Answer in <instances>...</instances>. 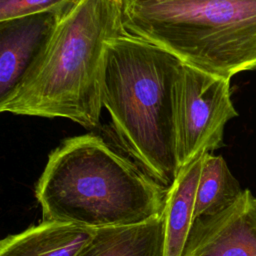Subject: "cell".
Returning a JSON list of instances; mask_svg holds the SVG:
<instances>
[{
    "instance_id": "9",
    "label": "cell",
    "mask_w": 256,
    "mask_h": 256,
    "mask_svg": "<svg viewBox=\"0 0 256 256\" xmlns=\"http://www.w3.org/2000/svg\"><path fill=\"white\" fill-rule=\"evenodd\" d=\"M163 214L142 223L96 229L76 256H163Z\"/></svg>"
},
{
    "instance_id": "5",
    "label": "cell",
    "mask_w": 256,
    "mask_h": 256,
    "mask_svg": "<svg viewBox=\"0 0 256 256\" xmlns=\"http://www.w3.org/2000/svg\"><path fill=\"white\" fill-rule=\"evenodd\" d=\"M238 113L230 79L181 63L173 89V124L179 169L223 145L225 125Z\"/></svg>"
},
{
    "instance_id": "4",
    "label": "cell",
    "mask_w": 256,
    "mask_h": 256,
    "mask_svg": "<svg viewBox=\"0 0 256 256\" xmlns=\"http://www.w3.org/2000/svg\"><path fill=\"white\" fill-rule=\"evenodd\" d=\"M125 31L231 79L256 70V0H122Z\"/></svg>"
},
{
    "instance_id": "8",
    "label": "cell",
    "mask_w": 256,
    "mask_h": 256,
    "mask_svg": "<svg viewBox=\"0 0 256 256\" xmlns=\"http://www.w3.org/2000/svg\"><path fill=\"white\" fill-rule=\"evenodd\" d=\"M96 229L73 223L42 220L0 242V256H76Z\"/></svg>"
},
{
    "instance_id": "6",
    "label": "cell",
    "mask_w": 256,
    "mask_h": 256,
    "mask_svg": "<svg viewBox=\"0 0 256 256\" xmlns=\"http://www.w3.org/2000/svg\"><path fill=\"white\" fill-rule=\"evenodd\" d=\"M182 256H256V197L250 190L222 212L194 220Z\"/></svg>"
},
{
    "instance_id": "3",
    "label": "cell",
    "mask_w": 256,
    "mask_h": 256,
    "mask_svg": "<svg viewBox=\"0 0 256 256\" xmlns=\"http://www.w3.org/2000/svg\"><path fill=\"white\" fill-rule=\"evenodd\" d=\"M182 61L128 33L106 46L102 106L115 146L147 176L168 189L180 171L173 124V89Z\"/></svg>"
},
{
    "instance_id": "7",
    "label": "cell",
    "mask_w": 256,
    "mask_h": 256,
    "mask_svg": "<svg viewBox=\"0 0 256 256\" xmlns=\"http://www.w3.org/2000/svg\"><path fill=\"white\" fill-rule=\"evenodd\" d=\"M65 11L0 21V99L21 79Z\"/></svg>"
},
{
    "instance_id": "10",
    "label": "cell",
    "mask_w": 256,
    "mask_h": 256,
    "mask_svg": "<svg viewBox=\"0 0 256 256\" xmlns=\"http://www.w3.org/2000/svg\"><path fill=\"white\" fill-rule=\"evenodd\" d=\"M203 155L181 168L174 183L167 189L162 212L164 218L163 256H182L183 254L194 222L195 196Z\"/></svg>"
},
{
    "instance_id": "2",
    "label": "cell",
    "mask_w": 256,
    "mask_h": 256,
    "mask_svg": "<svg viewBox=\"0 0 256 256\" xmlns=\"http://www.w3.org/2000/svg\"><path fill=\"white\" fill-rule=\"evenodd\" d=\"M167 189L101 135L64 139L48 156L35 196L43 220L93 229L161 215Z\"/></svg>"
},
{
    "instance_id": "1",
    "label": "cell",
    "mask_w": 256,
    "mask_h": 256,
    "mask_svg": "<svg viewBox=\"0 0 256 256\" xmlns=\"http://www.w3.org/2000/svg\"><path fill=\"white\" fill-rule=\"evenodd\" d=\"M122 0H78L58 19L0 111L99 125L106 46L126 34Z\"/></svg>"
},
{
    "instance_id": "11",
    "label": "cell",
    "mask_w": 256,
    "mask_h": 256,
    "mask_svg": "<svg viewBox=\"0 0 256 256\" xmlns=\"http://www.w3.org/2000/svg\"><path fill=\"white\" fill-rule=\"evenodd\" d=\"M220 155L205 153L198 181L193 219L213 216L231 206L243 193Z\"/></svg>"
},
{
    "instance_id": "12",
    "label": "cell",
    "mask_w": 256,
    "mask_h": 256,
    "mask_svg": "<svg viewBox=\"0 0 256 256\" xmlns=\"http://www.w3.org/2000/svg\"><path fill=\"white\" fill-rule=\"evenodd\" d=\"M78 0H0V21L28 15L61 12Z\"/></svg>"
}]
</instances>
